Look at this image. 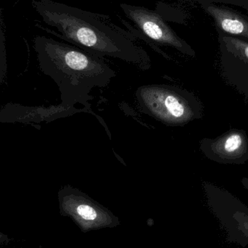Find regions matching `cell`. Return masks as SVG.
Returning <instances> with one entry per match:
<instances>
[{"label":"cell","mask_w":248,"mask_h":248,"mask_svg":"<svg viewBox=\"0 0 248 248\" xmlns=\"http://www.w3.org/2000/svg\"><path fill=\"white\" fill-rule=\"evenodd\" d=\"M136 100L141 113L169 126H183L201 119L202 106L195 94L167 84L139 87Z\"/></svg>","instance_id":"obj_3"},{"label":"cell","mask_w":248,"mask_h":248,"mask_svg":"<svg viewBox=\"0 0 248 248\" xmlns=\"http://www.w3.org/2000/svg\"><path fill=\"white\" fill-rule=\"evenodd\" d=\"M221 50L239 62L248 65V41L240 38L218 34Z\"/></svg>","instance_id":"obj_9"},{"label":"cell","mask_w":248,"mask_h":248,"mask_svg":"<svg viewBox=\"0 0 248 248\" xmlns=\"http://www.w3.org/2000/svg\"><path fill=\"white\" fill-rule=\"evenodd\" d=\"M42 13L63 39L89 53L121 60L142 71L151 67V60L145 49L136 44L128 33L109 22L108 16L49 2Z\"/></svg>","instance_id":"obj_1"},{"label":"cell","mask_w":248,"mask_h":248,"mask_svg":"<svg viewBox=\"0 0 248 248\" xmlns=\"http://www.w3.org/2000/svg\"><path fill=\"white\" fill-rule=\"evenodd\" d=\"M208 204L227 234L229 241L248 245V208L227 191L209 184L204 185Z\"/></svg>","instance_id":"obj_5"},{"label":"cell","mask_w":248,"mask_h":248,"mask_svg":"<svg viewBox=\"0 0 248 248\" xmlns=\"http://www.w3.org/2000/svg\"><path fill=\"white\" fill-rule=\"evenodd\" d=\"M60 203L62 215L72 218L83 232L120 225L111 211L80 189L66 186L61 191Z\"/></svg>","instance_id":"obj_4"},{"label":"cell","mask_w":248,"mask_h":248,"mask_svg":"<svg viewBox=\"0 0 248 248\" xmlns=\"http://www.w3.org/2000/svg\"><path fill=\"white\" fill-rule=\"evenodd\" d=\"M202 10L213 19L218 34L248 41V16L222 4L200 1Z\"/></svg>","instance_id":"obj_8"},{"label":"cell","mask_w":248,"mask_h":248,"mask_svg":"<svg viewBox=\"0 0 248 248\" xmlns=\"http://www.w3.org/2000/svg\"><path fill=\"white\" fill-rule=\"evenodd\" d=\"M120 7L149 42L154 45L173 48L187 56L196 55L193 48L181 38L157 12L125 3H121Z\"/></svg>","instance_id":"obj_6"},{"label":"cell","mask_w":248,"mask_h":248,"mask_svg":"<svg viewBox=\"0 0 248 248\" xmlns=\"http://www.w3.org/2000/svg\"><path fill=\"white\" fill-rule=\"evenodd\" d=\"M242 184H243V186L248 190V178H243L242 179Z\"/></svg>","instance_id":"obj_10"},{"label":"cell","mask_w":248,"mask_h":248,"mask_svg":"<svg viewBox=\"0 0 248 248\" xmlns=\"http://www.w3.org/2000/svg\"><path fill=\"white\" fill-rule=\"evenodd\" d=\"M48 45L61 83L65 107L68 110H77L78 108H74L76 105L84 106L90 114L97 118L111 139L107 125L92 110L90 102L94 97L90 93L94 87H107L116 77V71L103 58L74 45L55 42H49Z\"/></svg>","instance_id":"obj_2"},{"label":"cell","mask_w":248,"mask_h":248,"mask_svg":"<svg viewBox=\"0 0 248 248\" xmlns=\"http://www.w3.org/2000/svg\"><path fill=\"white\" fill-rule=\"evenodd\" d=\"M200 149L208 159L221 164L248 161V138L243 130L231 129L217 138L203 139Z\"/></svg>","instance_id":"obj_7"}]
</instances>
